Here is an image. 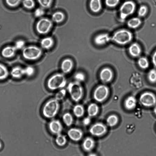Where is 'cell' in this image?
I'll list each match as a JSON object with an SVG mask.
<instances>
[{
	"mask_svg": "<svg viewBox=\"0 0 156 156\" xmlns=\"http://www.w3.org/2000/svg\"><path fill=\"white\" fill-rule=\"evenodd\" d=\"M147 78L151 83H156V69H152L149 71L147 74Z\"/></svg>",
	"mask_w": 156,
	"mask_h": 156,
	"instance_id": "obj_32",
	"label": "cell"
},
{
	"mask_svg": "<svg viewBox=\"0 0 156 156\" xmlns=\"http://www.w3.org/2000/svg\"><path fill=\"white\" fill-rule=\"evenodd\" d=\"M62 119L64 124L68 126L71 125L73 122V118L72 115L68 112L63 114Z\"/></svg>",
	"mask_w": 156,
	"mask_h": 156,
	"instance_id": "obj_28",
	"label": "cell"
},
{
	"mask_svg": "<svg viewBox=\"0 0 156 156\" xmlns=\"http://www.w3.org/2000/svg\"><path fill=\"white\" fill-rule=\"evenodd\" d=\"M1 143L0 142V148L1 147Z\"/></svg>",
	"mask_w": 156,
	"mask_h": 156,
	"instance_id": "obj_47",
	"label": "cell"
},
{
	"mask_svg": "<svg viewBox=\"0 0 156 156\" xmlns=\"http://www.w3.org/2000/svg\"><path fill=\"white\" fill-rule=\"evenodd\" d=\"M120 0H105V3L107 6L114 8L118 5Z\"/></svg>",
	"mask_w": 156,
	"mask_h": 156,
	"instance_id": "obj_37",
	"label": "cell"
},
{
	"mask_svg": "<svg viewBox=\"0 0 156 156\" xmlns=\"http://www.w3.org/2000/svg\"><path fill=\"white\" fill-rule=\"evenodd\" d=\"M58 101L53 99L48 101L44 105L42 110L44 116L47 118H51L57 114L59 109Z\"/></svg>",
	"mask_w": 156,
	"mask_h": 156,
	"instance_id": "obj_3",
	"label": "cell"
},
{
	"mask_svg": "<svg viewBox=\"0 0 156 156\" xmlns=\"http://www.w3.org/2000/svg\"><path fill=\"white\" fill-rule=\"evenodd\" d=\"M21 0H5L6 4L11 7L18 6L21 2Z\"/></svg>",
	"mask_w": 156,
	"mask_h": 156,
	"instance_id": "obj_38",
	"label": "cell"
},
{
	"mask_svg": "<svg viewBox=\"0 0 156 156\" xmlns=\"http://www.w3.org/2000/svg\"><path fill=\"white\" fill-rule=\"evenodd\" d=\"M128 51L130 55L135 58L139 57L142 52L141 47L140 45L136 42L131 44L129 47Z\"/></svg>",
	"mask_w": 156,
	"mask_h": 156,
	"instance_id": "obj_15",
	"label": "cell"
},
{
	"mask_svg": "<svg viewBox=\"0 0 156 156\" xmlns=\"http://www.w3.org/2000/svg\"><path fill=\"white\" fill-rule=\"evenodd\" d=\"M17 50L14 46H7L2 49L1 54L4 58H10L14 56Z\"/></svg>",
	"mask_w": 156,
	"mask_h": 156,
	"instance_id": "obj_18",
	"label": "cell"
},
{
	"mask_svg": "<svg viewBox=\"0 0 156 156\" xmlns=\"http://www.w3.org/2000/svg\"><path fill=\"white\" fill-rule=\"evenodd\" d=\"M66 91L65 89H62L58 92L55 94V98L58 101L63 99L65 97Z\"/></svg>",
	"mask_w": 156,
	"mask_h": 156,
	"instance_id": "obj_36",
	"label": "cell"
},
{
	"mask_svg": "<svg viewBox=\"0 0 156 156\" xmlns=\"http://www.w3.org/2000/svg\"><path fill=\"white\" fill-rule=\"evenodd\" d=\"M74 78L76 81L80 82L84 81L85 80V76L84 74L82 73H77L75 75Z\"/></svg>",
	"mask_w": 156,
	"mask_h": 156,
	"instance_id": "obj_42",
	"label": "cell"
},
{
	"mask_svg": "<svg viewBox=\"0 0 156 156\" xmlns=\"http://www.w3.org/2000/svg\"><path fill=\"white\" fill-rule=\"evenodd\" d=\"M41 7L44 9H48L51 5L53 0H37Z\"/></svg>",
	"mask_w": 156,
	"mask_h": 156,
	"instance_id": "obj_33",
	"label": "cell"
},
{
	"mask_svg": "<svg viewBox=\"0 0 156 156\" xmlns=\"http://www.w3.org/2000/svg\"><path fill=\"white\" fill-rule=\"evenodd\" d=\"M95 145V142L92 137H87L83 140L82 144L83 149L86 151L89 152L92 150Z\"/></svg>",
	"mask_w": 156,
	"mask_h": 156,
	"instance_id": "obj_17",
	"label": "cell"
},
{
	"mask_svg": "<svg viewBox=\"0 0 156 156\" xmlns=\"http://www.w3.org/2000/svg\"><path fill=\"white\" fill-rule=\"evenodd\" d=\"M108 93L109 89L107 87L104 85H100L95 90L93 94L94 98L97 101L101 102L106 98Z\"/></svg>",
	"mask_w": 156,
	"mask_h": 156,
	"instance_id": "obj_9",
	"label": "cell"
},
{
	"mask_svg": "<svg viewBox=\"0 0 156 156\" xmlns=\"http://www.w3.org/2000/svg\"><path fill=\"white\" fill-rule=\"evenodd\" d=\"M35 4L34 0H23V6L27 9H33L35 7Z\"/></svg>",
	"mask_w": 156,
	"mask_h": 156,
	"instance_id": "obj_35",
	"label": "cell"
},
{
	"mask_svg": "<svg viewBox=\"0 0 156 156\" xmlns=\"http://www.w3.org/2000/svg\"><path fill=\"white\" fill-rule=\"evenodd\" d=\"M98 111L99 108L98 105L94 103L90 104L87 108V114L90 117L96 116L98 114Z\"/></svg>",
	"mask_w": 156,
	"mask_h": 156,
	"instance_id": "obj_24",
	"label": "cell"
},
{
	"mask_svg": "<svg viewBox=\"0 0 156 156\" xmlns=\"http://www.w3.org/2000/svg\"><path fill=\"white\" fill-rule=\"evenodd\" d=\"M137 63L141 68L144 69L148 68L149 66V62L147 59L145 57H140L138 59Z\"/></svg>",
	"mask_w": 156,
	"mask_h": 156,
	"instance_id": "obj_30",
	"label": "cell"
},
{
	"mask_svg": "<svg viewBox=\"0 0 156 156\" xmlns=\"http://www.w3.org/2000/svg\"><path fill=\"white\" fill-rule=\"evenodd\" d=\"M118 122L117 116L115 115H109L107 119L106 122L108 125L110 127H113L116 125Z\"/></svg>",
	"mask_w": 156,
	"mask_h": 156,
	"instance_id": "obj_29",
	"label": "cell"
},
{
	"mask_svg": "<svg viewBox=\"0 0 156 156\" xmlns=\"http://www.w3.org/2000/svg\"><path fill=\"white\" fill-rule=\"evenodd\" d=\"M55 142L56 144L59 146H64L67 142L66 136L61 133L57 135L55 139Z\"/></svg>",
	"mask_w": 156,
	"mask_h": 156,
	"instance_id": "obj_27",
	"label": "cell"
},
{
	"mask_svg": "<svg viewBox=\"0 0 156 156\" xmlns=\"http://www.w3.org/2000/svg\"><path fill=\"white\" fill-rule=\"evenodd\" d=\"M67 90L72 99L75 102H78L83 97V90L80 82L76 81L70 83Z\"/></svg>",
	"mask_w": 156,
	"mask_h": 156,
	"instance_id": "obj_4",
	"label": "cell"
},
{
	"mask_svg": "<svg viewBox=\"0 0 156 156\" xmlns=\"http://www.w3.org/2000/svg\"><path fill=\"white\" fill-rule=\"evenodd\" d=\"M148 12V8L145 5H142L139 8L138 11L137 15L139 17H142L144 16Z\"/></svg>",
	"mask_w": 156,
	"mask_h": 156,
	"instance_id": "obj_34",
	"label": "cell"
},
{
	"mask_svg": "<svg viewBox=\"0 0 156 156\" xmlns=\"http://www.w3.org/2000/svg\"><path fill=\"white\" fill-rule=\"evenodd\" d=\"M113 76L112 70L108 68H105L102 69L100 73V79L105 83L110 81L112 78Z\"/></svg>",
	"mask_w": 156,
	"mask_h": 156,
	"instance_id": "obj_14",
	"label": "cell"
},
{
	"mask_svg": "<svg viewBox=\"0 0 156 156\" xmlns=\"http://www.w3.org/2000/svg\"><path fill=\"white\" fill-rule=\"evenodd\" d=\"M42 52L39 47L34 45L25 47L22 51V55L25 59L30 61L35 60L41 56Z\"/></svg>",
	"mask_w": 156,
	"mask_h": 156,
	"instance_id": "obj_5",
	"label": "cell"
},
{
	"mask_svg": "<svg viewBox=\"0 0 156 156\" xmlns=\"http://www.w3.org/2000/svg\"><path fill=\"white\" fill-rule=\"evenodd\" d=\"M89 7L93 12L95 13L99 12L102 7L101 0H90Z\"/></svg>",
	"mask_w": 156,
	"mask_h": 156,
	"instance_id": "obj_20",
	"label": "cell"
},
{
	"mask_svg": "<svg viewBox=\"0 0 156 156\" xmlns=\"http://www.w3.org/2000/svg\"><path fill=\"white\" fill-rule=\"evenodd\" d=\"M73 66V63L72 60L69 58H66L62 61L61 68L63 73L67 74L71 71Z\"/></svg>",
	"mask_w": 156,
	"mask_h": 156,
	"instance_id": "obj_16",
	"label": "cell"
},
{
	"mask_svg": "<svg viewBox=\"0 0 156 156\" xmlns=\"http://www.w3.org/2000/svg\"><path fill=\"white\" fill-rule=\"evenodd\" d=\"M136 100L133 96H129L125 100L124 102V106L126 108L129 110L134 108L136 106Z\"/></svg>",
	"mask_w": 156,
	"mask_h": 156,
	"instance_id": "obj_23",
	"label": "cell"
},
{
	"mask_svg": "<svg viewBox=\"0 0 156 156\" xmlns=\"http://www.w3.org/2000/svg\"><path fill=\"white\" fill-rule=\"evenodd\" d=\"M87 156H98V155L94 153H91L89 154Z\"/></svg>",
	"mask_w": 156,
	"mask_h": 156,
	"instance_id": "obj_45",
	"label": "cell"
},
{
	"mask_svg": "<svg viewBox=\"0 0 156 156\" xmlns=\"http://www.w3.org/2000/svg\"><path fill=\"white\" fill-rule=\"evenodd\" d=\"M25 42L23 40H18L16 41L14 46L17 50L23 49L25 47Z\"/></svg>",
	"mask_w": 156,
	"mask_h": 156,
	"instance_id": "obj_39",
	"label": "cell"
},
{
	"mask_svg": "<svg viewBox=\"0 0 156 156\" xmlns=\"http://www.w3.org/2000/svg\"><path fill=\"white\" fill-rule=\"evenodd\" d=\"M133 36L132 33L126 29H121L115 32L111 36V41L121 45H126L131 41Z\"/></svg>",
	"mask_w": 156,
	"mask_h": 156,
	"instance_id": "obj_1",
	"label": "cell"
},
{
	"mask_svg": "<svg viewBox=\"0 0 156 156\" xmlns=\"http://www.w3.org/2000/svg\"><path fill=\"white\" fill-rule=\"evenodd\" d=\"M25 75L30 76L34 73L35 70L34 68L31 66H28L24 68Z\"/></svg>",
	"mask_w": 156,
	"mask_h": 156,
	"instance_id": "obj_40",
	"label": "cell"
},
{
	"mask_svg": "<svg viewBox=\"0 0 156 156\" xmlns=\"http://www.w3.org/2000/svg\"><path fill=\"white\" fill-rule=\"evenodd\" d=\"M67 135L70 139L75 141H78L82 138L83 133L80 129L73 128L69 129L67 132Z\"/></svg>",
	"mask_w": 156,
	"mask_h": 156,
	"instance_id": "obj_12",
	"label": "cell"
},
{
	"mask_svg": "<svg viewBox=\"0 0 156 156\" xmlns=\"http://www.w3.org/2000/svg\"><path fill=\"white\" fill-rule=\"evenodd\" d=\"M48 128L51 133L56 135L61 133L63 129L62 123L58 120H51L49 123Z\"/></svg>",
	"mask_w": 156,
	"mask_h": 156,
	"instance_id": "obj_13",
	"label": "cell"
},
{
	"mask_svg": "<svg viewBox=\"0 0 156 156\" xmlns=\"http://www.w3.org/2000/svg\"><path fill=\"white\" fill-rule=\"evenodd\" d=\"M111 41V36L107 33L99 34L94 38V42L97 45L102 46L105 45Z\"/></svg>",
	"mask_w": 156,
	"mask_h": 156,
	"instance_id": "obj_11",
	"label": "cell"
},
{
	"mask_svg": "<svg viewBox=\"0 0 156 156\" xmlns=\"http://www.w3.org/2000/svg\"><path fill=\"white\" fill-rule=\"evenodd\" d=\"M67 81L62 74L58 73L51 76L48 81L47 86L51 90H55L64 87L66 85Z\"/></svg>",
	"mask_w": 156,
	"mask_h": 156,
	"instance_id": "obj_2",
	"label": "cell"
},
{
	"mask_svg": "<svg viewBox=\"0 0 156 156\" xmlns=\"http://www.w3.org/2000/svg\"><path fill=\"white\" fill-rule=\"evenodd\" d=\"M90 117H87L85 118L83 121V125L85 126H87L89 125L91 122V119Z\"/></svg>",
	"mask_w": 156,
	"mask_h": 156,
	"instance_id": "obj_43",
	"label": "cell"
},
{
	"mask_svg": "<svg viewBox=\"0 0 156 156\" xmlns=\"http://www.w3.org/2000/svg\"><path fill=\"white\" fill-rule=\"evenodd\" d=\"M107 130V128L104 124L97 122L91 126L90 128L89 132L92 135L98 137L105 134Z\"/></svg>",
	"mask_w": 156,
	"mask_h": 156,
	"instance_id": "obj_10",
	"label": "cell"
},
{
	"mask_svg": "<svg viewBox=\"0 0 156 156\" xmlns=\"http://www.w3.org/2000/svg\"><path fill=\"white\" fill-rule=\"evenodd\" d=\"M152 63L154 67H156V50L153 53L152 57Z\"/></svg>",
	"mask_w": 156,
	"mask_h": 156,
	"instance_id": "obj_44",
	"label": "cell"
},
{
	"mask_svg": "<svg viewBox=\"0 0 156 156\" xmlns=\"http://www.w3.org/2000/svg\"><path fill=\"white\" fill-rule=\"evenodd\" d=\"M139 101L140 103L144 106L150 107L156 104V97L153 93L146 92L141 95Z\"/></svg>",
	"mask_w": 156,
	"mask_h": 156,
	"instance_id": "obj_8",
	"label": "cell"
},
{
	"mask_svg": "<svg viewBox=\"0 0 156 156\" xmlns=\"http://www.w3.org/2000/svg\"><path fill=\"white\" fill-rule=\"evenodd\" d=\"M54 44V41L52 37H44L41 41L40 44L42 48L48 49L51 48Z\"/></svg>",
	"mask_w": 156,
	"mask_h": 156,
	"instance_id": "obj_22",
	"label": "cell"
},
{
	"mask_svg": "<svg viewBox=\"0 0 156 156\" xmlns=\"http://www.w3.org/2000/svg\"><path fill=\"white\" fill-rule=\"evenodd\" d=\"M84 112L83 107L80 105H76L73 109V114L77 118L82 117L84 115Z\"/></svg>",
	"mask_w": 156,
	"mask_h": 156,
	"instance_id": "obj_26",
	"label": "cell"
},
{
	"mask_svg": "<svg viewBox=\"0 0 156 156\" xmlns=\"http://www.w3.org/2000/svg\"><path fill=\"white\" fill-rule=\"evenodd\" d=\"M136 9L135 3L132 1H127L123 2L119 9V17L122 20H124L133 14Z\"/></svg>",
	"mask_w": 156,
	"mask_h": 156,
	"instance_id": "obj_6",
	"label": "cell"
},
{
	"mask_svg": "<svg viewBox=\"0 0 156 156\" xmlns=\"http://www.w3.org/2000/svg\"><path fill=\"white\" fill-rule=\"evenodd\" d=\"M52 26V21L49 19L43 18L40 19L37 22L36 29L39 34H44L49 32Z\"/></svg>",
	"mask_w": 156,
	"mask_h": 156,
	"instance_id": "obj_7",
	"label": "cell"
},
{
	"mask_svg": "<svg viewBox=\"0 0 156 156\" xmlns=\"http://www.w3.org/2000/svg\"><path fill=\"white\" fill-rule=\"evenodd\" d=\"M10 74L14 78L19 79L25 75L24 68L20 66H16L11 70Z\"/></svg>",
	"mask_w": 156,
	"mask_h": 156,
	"instance_id": "obj_19",
	"label": "cell"
},
{
	"mask_svg": "<svg viewBox=\"0 0 156 156\" xmlns=\"http://www.w3.org/2000/svg\"><path fill=\"white\" fill-rule=\"evenodd\" d=\"M9 74V71L6 67L4 65L0 63V80H4L6 79Z\"/></svg>",
	"mask_w": 156,
	"mask_h": 156,
	"instance_id": "obj_31",
	"label": "cell"
},
{
	"mask_svg": "<svg viewBox=\"0 0 156 156\" xmlns=\"http://www.w3.org/2000/svg\"><path fill=\"white\" fill-rule=\"evenodd\" d=\"M142 23L140 17H134L129 19L127 22V25L129 28L135 29L139 27Z\"/></svg>",
	"mask_w": 156,
	"mask_h": 156,
	"instance_id": "obj_21",
	"label": "cell"
},
{
	"mask_svg": "<svg viewBox=\"0 0 156 156\" xmlns=\"http://www.w3.org/2000/svg\"><path fill=\"white\" fill-rule=\"evenodd\" d=\"M65 16L63 13L58 11L54 13L52 16V21L56 23H60L64 20Z\"/></svg>",
	"mask_w": 156,
	"mask_h": 156,
	"instance_id": "obj_25",
	"label": "cell"
},
{
	"mask_svg": "<svg viewBox=\"0 0 156 156\" xmlns=\"http://www.w3.org/2000/svg\"><path fill=\"white\" fill-rule=\"evenodd\" d=\"M44 8L42 7L37 8L34 12V15L37 17H42L44 14Z\"/></svg>",
	"mask_w": 156,
	"mask_h": 156,
	"instance_id": "obj_41",
	"label": "cell"
},
{
	"mask_svg": "<svg viewBox=\"0 0 156 156\" xmlns=\"http://www.w3.org/2000/svg\"><path fill=\"white\" fill-rule=\"evenodd\" d=\"M153 111L154 113L156 115V106L154 107L153 110Z\"/></svg>",
	"mask_w": 156,
	"mask_h": 156,
	"instance_id": "obj_46",
	"label": "cell"
}]
</instances>
